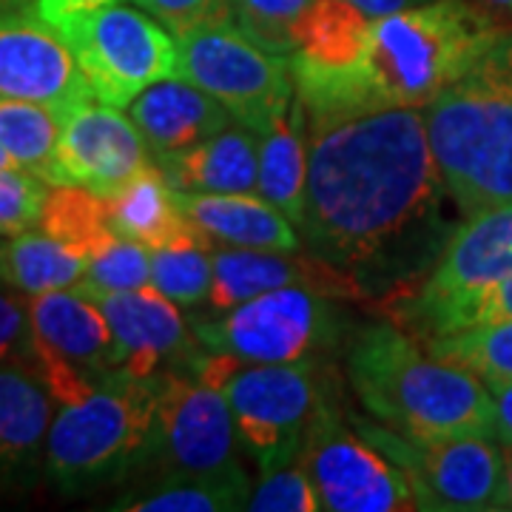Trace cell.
I'll list each match as a JSON object with an SVG mask.
<instances>
[{"label":"cell","mask_w":512,"mask_h":512,"mask_svg":"<svg viewBox=\"0 0 512 512\" xmlns=\"http://www.w3.org/2000/svg\"><path fill=\"white\" fill-rule=\"evenodd\" d=\"M248 510L254 512H319L322 501L311 476L299 464H282L274 470H262L256 487H251Z\"/></svg>","instance_id":"obj_34"},{"label":"cell","mask_w":512,"mask_h":512,"mask_svg":"<svg viewBox=\"0 0 512 512\" xmlns=\"http://www.w3.org/2000/svg\"><path fill=\"white\" fill-rule=\"evenodd\" d=\"M86 265H89L86 251L74 248L69 242H60L40 228H32L3 242L0 282H6L12 291L23 296L69 291L83 279Z\"/></svg>","instance_id":"obj_25"},{"label":"cell","mask_w":512,"mask_h":512,"mask_svg":"<svg viewBox=\"0 0 512 512\" xmlns=\"http://www.w3.org/2000/svg\"><path fill=\"white\" fill-rule=\"evenodd\" d=\"M370 23L348 0H313L293 29L291 69H342L365 49Z\"/></svg>","instance_id":"obj_26"},{"label":"cell","mask_w":512,"mask_h":512,"mask_svg":"<svg viewBox=\"0 0 512 512\" xmlns=\"http://www.w3.org/2000/svg\"><path fill=\"white\" fill-rule=\"evenodd\" d=\"M57 32L72 46L94 100L114 109H126L148 86L180 74L177 35L140 6L106 3L66 20Z\"/></svg>","instance_id":"obj_9"},{"label":"cell","mask_w":512,"mask_h":512,"mask_svg":"<svg viewBox=\"0 0 512 512\" xmlns=\"http://www.w3.org/2000/svg\"><path fill=\"white\" fill-rule=\"evenodd\" d=\"M504 453V510H512V447H501Z\"/></svg>","instance_id":"obj_42"},{"label":"cell","mask_w":512,"mask_h":512,"mask_svg":"<svg viewBox=\"0 0 512 512\" xmlns=\"http://www.w3.org/2000/svg\"><path fill=\"white\" fill-rule=\"evenodd\" d=\"M251 481L217 478H163L146 493L128 495L117 510L131 512H234L248 510Z\"/></svg>","instance_id":"obj_30"},{"label":"cell","mask_w":512,"mask_h":512,"mask_svg":"<svg viewBox=\"0 0 512 512\" xmlns=\"http://www.w3.org/2000/svg\"><path fill=\"white\" fill-rule=\"evenodd\" d=\"M424 348L444 362L476 373L487 387L512 382V319L478 322L430 339L424 342Z\"/></svg>","instance_id":"obj_29"},{"label":"cell","mask_w":512,"mask_h":512,"mask_svg":"<svg viewBox=\"0 0 512 512\" xmlns=\"http://www.w3.org/2000/svg\"><path fill=\"white\" fill-rule=\"evenodd\" d=\"M52 185L26 168H0V237H18L40 225Z\"/></svg>","instance_id":"obj_35"},{"label":"cell","mask_w":512,"mask_h":512,"mask_svg":"<svg viewBox=\"0 0 512 512\" xmlns=\"http://www.w3.org/2000/svg\"><path fill=\"white\" fill-rule=\"evenodd\" d=\"M214 282V242L205 234L151 248V288L180 308L208 302Z\"/></svg>","instance_id":"obj_28"},{"label":"cell","mask_w":512,"mask_h":512,"mask_svg":"<svg viewBox=\"0 0 512 512\" xmlns=\"http://www.w3.org/2000/svg\"><path fill=\"white\" fill-rule=\"evenodd\" d=\"M37 0H0V12H18V9H35Z\"/></svg>","instance_id":"obj_43"},{"label":"cell","mask_w":512,"mask_h":512,"mask_svg":"<svg viewBox=\"0 0 512 512\" xmlns=\"http://www.w3.org/2000/svg\"><path fill=\"white\" fill-rule=\"evenodd\" d=\"M222 390L234 413L239 444L259 473L299 458L313 421L330 399L322 362H237Z\"/></svg>","instance_id":"obj_10"},{"label":"cell","mask_w":512,"mask_h":512,"mask_svg":"<svg viewBox=\"0 0 512 512\" xmlns=\"http://www.w3.org/2000/svg\"><path fill=\"white\" fill-rule=\"evenodd\" d=\"M493 407H495V441L501 447H512V382L493 384Z\"/></svg>","instance_id":"obj_39"},{"label":"cell","mask_w":512,"mask_h":512,"mask_svg":"<svg viewBox=\"0 0 512 512\" xmlns=\"http://www.w3.org/2000/svg\"><path fill=\"white\" fill-rule=\"evenodd\" d=\"M109 200V222L117 237L143 242L148 248H163L168 242L202 234L185 217L180 191L168 183L160 165H146L131 183Z\"/></svg>","instance_id":"obj_23"},{"label":"cell","mask_w":512,"mask_h":512,"mask_svg":"<svg viewBox=\"0 0 512 512\" xmlns=\"http://www.w3.org/2000/svg\"><path fill=\"white\" fill-rule=\"evenodd\" d=\"M0 251H3V242H0Z\"/></svg>","instance_id":"obj_46"},{"label":"cell","mask_w":512,"mask_h":512,"mask_svg":"<svg viewBox=\"0 0 512 512\" xmlns=\"http://www.w3.org/2000/svg\"><path fill=\"white\" fill-rule=\"evenodd\" d=\"M299 464L311 476L322 510L404 512L419 510L413 484L376 444L353 433L330 396L313 421Z\"/></svg>","instance_id":"obj_13"},{"label":"cell","mask_w":512,"mask_h":512,"mask_svg":"<svg viewBox=\"0 0 512 512\" xmlns=\"http://www.w3.org/2000/svg\"><path fill=\"white\" fill-rule=\"evenodd\" d=\"M63 114L40 103L0 97V146L15 165L52 185Z\"/></svg>","instance_id":"obj_27"},{"label":"cell","mask_w":512,"mask_h":512,"mask_svg":"<svg viewBox=\"0 0 512 512\" xmlns=\"http://www.w3.org/2000/svg\"><path fill=\"white\" fill-rule=\"evenodd\" d=\"M498 6H504V9H512V0H493Z\"/></svg>","instance_id":"obj_45"},{"label":"cell","mask_w":512,"mask_h":512,"mask_svg":"<svg viewBox=\"0 0 512 512\" xmlns=\"http://www.w3.org/2000/svg\"><path fill=\"white\" fill-rule=\"evenodd\" d=\"M106 3H117V0H37V15L43 20H49L55 29H60L66 20L77 18L83 12H92V9H100Z\"/></svg>","instance_id":"obj_38"},{"label":"cell","mask_w":512,"mask_h":512,"mask_svg":"<svg viewBox=\"0 0 512 512\" xmlns=\"http://www.w3.org/2000/svg\"><path fill=\"white\" fill-rule=\"evenodd\" d=\"M239 436L228 396L220 384L191 370L157 373L154 453L163 478L248 481L239 461Z\"/></svg>","instance_id":"obj_12"},{"label":"cell","mask_w":512,"mask_h":512,"mask_svg":"<svg viewBox=\"0 0 512 512\" xmlns=\"http://www.w3.org/2000/svg\"><path fill=\"white\" fill-rule=\"evenodd\" d=\"M131 3L146 9L148 15H154L174 35H183L205 20L228 18V0H131Z\"/></svg>","instance_id":"obj_37"},{"label":"cell","mask_w":512,"mask_h":512,"mask_svg":"<svg viewBox=\"0 0 512 512\" xmlns=\"http://www.w3.org/2000/svg\"><path fill=\"white\" fill-rule=\"evenodd\" d=\"M498 32L467 0H430L370 23L362 55L342 69H291L308 126L384 109H424Z\"/></svg>","instance_id":"obj_2"},{"label":"cell","mask_w":512,"mask_h":512,"mask_svg":"<svg viewBox=\"0 0 512 512\" xmlns=\"http://www.w3.org/2000/svg\"><path fill=\"white\" fill-rule=\"evenodd\" d=\"M353 424L402 467L419 510H504V453L490 436L416 439L373 421L353 419Z\"/></svg>","instance_id":"obj_11"},{"label":"cell","mask_w":512,"mask_h":512,"mask_svg":"<svg viewBox=\"0 0 512 512\" xmlns=\"http://www.w3.org/2000/svg\"><path fill=\"white\" fill-rule=\"evenodd\" d=\"M32 328L37 348L57 359L80 367L92 376H109L117 370V345L100 305L89 296L69 291H52L29 296Z\"/></svg>","instance_id":"obj_19"},{"label":"cell","mask_w":512,"mask_h":512,"mask_svg":"<svg viewBox=\"0 0 512 512\" xmlns=\"http://www.w3.org/2000/svg\"><path fill=\"white\" fill-rule=\"evenodd\" d=\"M444 191L421 109L313 126L299 234L308 254L350 276L365 296L367 276L419 265L413 248L439 214Z\"/></svg>","instance_id":"obj_1"},{"label":"cell","mask_w":512,"mask_h":512,"mask_svg":"<svg viewBox=\"0 0 512 512\" xmlns=\"http://www.w3.org/2000/svg\"><path fill=\"white\" fill-rule=\"evenodd\" d=\"M160 165L177 191L202 194H256L259 185V137L242 123H231L220 134L194 148L171 154Z\"/></svg>","instance_id":"obj_21"},{"label":"cell","mask_w":512,"mask_h":512,"mask_svg":"<svg viewBox=\"0 0 512 512\" xmlns=\"http://www.w3.org/2000/svg\"><path fill=\"white\" fill-rule=\"evenodd\" d=\"M259 137V185L256 194L276 205L291 217L293 225H302L305 191H308V146L311 128L308 111L299 94L288 109L276 117Z\"/></svg>","instance_id":"obj_22"},{"label":"cell","mask_w":512,"mask_h":512,"mask_svg":"<svg viewBox=\"0 0 512 512\" xmlns=\"http://www.w3.org/2000/svg\"><path fill=\"white\" fill-rule=\"evenodd\" d=\"M205 350L254 365L322 362L342 339L333 296L313 288H279L191 325Z\"/></svg>","instance_id":"obj_7"},{"label":"cell","mask_w":512,"mask_h":512,"mask_svg":"<svg viewBox=\"0 0 512 512\" xmlns=\"http://www.w3.org/2000/svg\"><path fill=\"white\" fill-rule=\"evenodd\" d=\"M495 319H512V274L484 299V305L478 308L473 325H478V322H495Z\"/></svg>","instance_id":"obj_40"},{"label":"cell","mask_w":512,"mask_h":512,"mask_svg":"<svg viewBox=\"0 0 512 512\" xmlns=\"http://www.w3.org/2000/svg\"><path fill=\"white\" fill-rule=\"evenodd\" d=\"M180 202L185 217L214 245L256 251H299L305 245L291 217L259 194L180 191Z\"/></svg>","instance_id":"obj_20"},{"label":"cell","mask_w":512,"mask_h":512,"mask_svg":"<svg viewBox=\"0 0 512 512\" xmlns=\"http://www.w3.org/2000/svg\"><path fill=\"white\" fill-rule=\"evenodd\" d=\"M512 274V202L478 211L444 245L416 293L399 296V325L421 342L476 322L484 299Z\"/></svg>","instance_id":"obj_6"},{"label":"cell","mask_w":512,"mask_h":512,"mask_svg":"<svg viewBox=\"0 0 512 512\" xmlns=\"http://www.w3.org/2000/svg\"><path fill=\"white\" fill-rule=\"evenodd\" d=\"M55 396L26 365H0V467H15L46 447Z\"/></svg>","instance_id":"obj_24"},{"label":"cell","mask_w":512,"mask_h":512,"mask_svg":"<svg viewBox=\"0 0 512 512\" xmlns=\"http://www.w3.org/2000/svg\"><path fill=\"white\" fill-rule=\"evenodd\" d=\"M128 117L140 128L151 160H163L185 148H194L202 140L220 134L222 128L237 123L220 100H214L183 77H168L148 86L128 106Z\"/></svg>","instance_id":"obj_18"},{"label":"cell","mask_w":512,"mask_h":512,"mask_svg":"<svg viewBox=\"0 0 512 512\" xmlns=\"http://www.w3.org/2000/svg\"><path fill=\"white\" fill-rule=\"evenodd\" d=\"M293 285L328 293L333 299L362 296L350 276L322 262L319 256L299 254V251H256V248L214 245V282L208 296L211 313L231 311L262 293L293 288Z\"/></svg>","instance_id":"obj_17"},{"label":"cell","mask_w":512,"mask_h":512,"mask_svg":"<svg viewBox=\"0 0 512 512\" xmlns=\"http://www.w3.org/2000/svg\"><path fill=\"white\" fill-rule=\"evenodd\" d=\"M146 165H151L146 140L120 109L89 100L63 114L52 185H80L111 197Z\"/></svg>","instance_id":"obj_15"},{"label":"cell","mask_w":512,"mask_h":512,"mask_svg":"<svg viewBox=\"0 0 512 512\" xmlns=\"http://www.w3.org/2000/svg\"><path fill=\"white\" fill-rule=\"evenodd\" d=\"M37 339L32 328L29 296L0 291V365L35 367Z\"/></svg>","instance_id":"obj_36"},{"label":"cell","mask_w":512,"mask_h":512,"mask_svg":"<svg viewBox=\"0 0 512 512\" xmlns=\"http://www.w3.org/2000/svg\"><path fill=\"white\" fill-rule=\"evenodd\" d=\"M157 433V373H111L86 399L60 404L46 436V470L60 490L80 493L151 461Z\"/></svg>","instance_id":"obj_5"},{"label":"cell","mask_w":512,"mask_h":512,"mask_svg":"<svg viewBox=\"0 0 512 512\" xmlns=\"http://www.w3.org/2000/svg\"><path fill=\"white\" fill-rule=\"evenodd\" d=\"M177 46V77L220 100L254 134H262L296 97L291 57L259 46L231 18L205 20L177 35Z\"/></svg>","instance_id":"obj_8"},{"label":"cell","mask_w":512,"mask_h":512,"mask_svg":"<svg viewBox=\"0 0 512 512\" xmlns=\"http://www.w3.org/2000/svg\"><path fill=\"white\" fill-rule=\"evenodd\" d=\"M421 111L458 211L473 217L512 202V32L498 29L467 72Z\"/></svg>","instance_id":"obj_4"},{"label":"cell","mask_w":512,"mask_h":512,"mask_svg":"<svg viewBox=\"0 0 512 512\" xmlns=\"http://www.w3.org/2000/svg\"><path fill=\"white\" fill-rule=\"evenodd\" d=\"M348 3L356 6L365 18L379 20L387 18V15H396V12H404V9L421 6V3H430V0H348Z\"/></svg>","instance_id":"obj_41"},{"label":"cell","mask_w":512,"mask_h":512,"mask_svg":"<svg viewBox=\"0 0 512 512\" xmlns=\"http://www.w3.org/2000/svg\"><path fill=\"white\" fill-rule=\"evenodd\" d=\"M12 165H15V160L9 157V151H6V148L0 146V168H12ZM18 168H20V165H18Z\"/></svg>","instance_id":"obj_44"},{"label":"cell","mask_w":512,"mask_h":512,"mask_svg":"<svg viewBox=\"0 0 512 512\" xmlns=\"http://www.w3.org/2000/svg\"><path fill=\"white\" fill-rule=\"evenodd\" d=\"M313 0H228V18L259 46L291 57L293 29Z\"/></svg>","instance_id":"obj_33"},{"label":"cell","mask_w":512,"mask_h":512,"mask_svg":"<svg viewBox=\"0 0 512 512\" xmlns=\"http://www.w3.org/2000/svg\"><path fill=\"white\" fill-rule=\"evenodd\" d=\"M348 382L367 413L402 436L495 439L490 387L396 325H367L353 336Z\"/></svg>","instance_id":"obj_3"},{"label":"cell","mask_w":512,"mask_h":512,"mask_svg":"<svg viewBox=\"0 0 512 512\" xmlns=\"http://www.w3.org/2000/svg\"><path fill=\"white\" fill-rule=\"evenodd\" d=\"M0 97L66 114L94 100L72 46L37 9L0 12Z\"/></svg>","instance_id":"obj_14"},{"label":"cell","mask_w":512,"mask_h":512,"mask_svg":"<svg viewBox=\"0 0 512 512\" xmlns=\"http://www.w3.org/2000/svg\"><path fill=\"white\" fill-rule=\"evenodd\" d=\"M37 228L86 254L97 251L103 242L114 237L109 200L80 185H52Z\"/></svg>","instance_id":"obj_31"},{"label":"cell","mask_w":512,"mask_h":512,"mask_svg":"<svg viewBox=\"0 0 512 512\" xmlns=\"http://www.w3.org/2000/svg\"><path fill=\"white\" fill-rule=\"evenodd\" d=\"M109 322L117 345V370L128 376H154L160 370H188L202 345L171 299L151 285L140 291L92 299Z\"/></svg>","instance_id":"obj_16"},{"label":"cell","mask_w":512,"mask_h":512,"mask_svg":"<svg viewBox=\"0 0 512 512\" xmlns=\"http://www.w3.org/2000/svg\"><path fill=\"white\" fill-rule=\"evenodd\" d=\"M151 285V248L143 242L114 237L89 254V265L74 291L100 299L111 293L140 291Z\"/></svg>","instance_id":"obj_32"}]
</instances>
